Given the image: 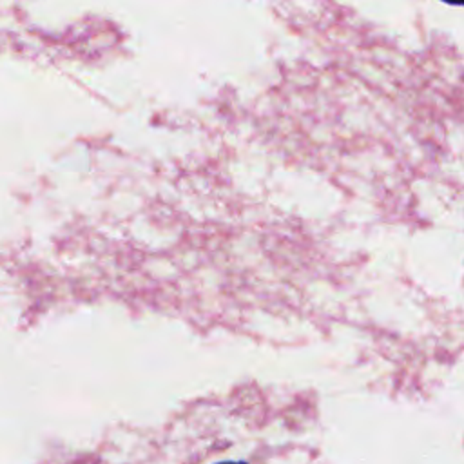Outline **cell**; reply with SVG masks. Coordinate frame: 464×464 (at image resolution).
<instances>
[{
	"instance_id": "6da1fadb",
	"label": "cell",
	"mask_w": 464,
	"mask_h": 464,
	"mask_svg": "<svg viewBox=\"0 0 464 464\" xmlns=\"http://www.w3.org/2000/svg\"><path fill=\"white\" fill-rule=\"evenodd\" d=\"M446 4H451V5H464V0H442Z\"/></svg>"
}]
</instances>
